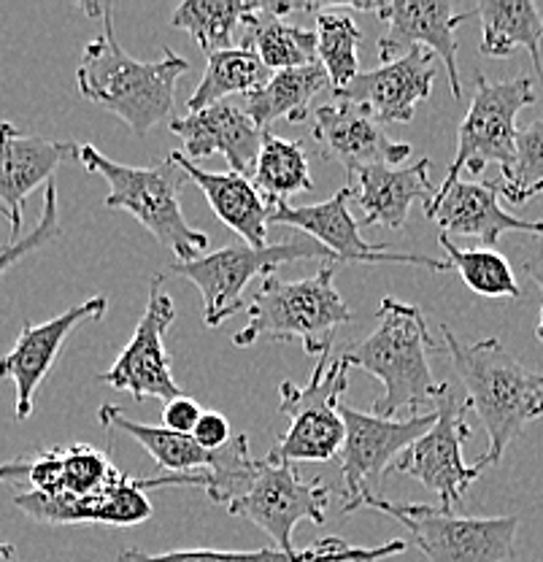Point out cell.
Segmentation results:
<instances>
[{"mask_svg": "<svg viewBox=\"0 0 543 562\" xmlns=\"http://www.w3.org/2000/svg\"><path fill=\"white\" fill-rule=\"evenodd\" d=\"M76 144L25 136L11 122H0V216L9 222L11 241L22 238L27 195L49 184L57 168L76 157Z\"/></svg>", "mask_w": 543, "mask_h": 562, "instance_id": "cell-21", "label": "cell"}, {"mask_svg": "<svg viewBox=\"0 0 543 562\" xmlns=\"http://www.w3.org/2000/svg\"><path fill=\"white\" fill-rule=\"evenodd\" d=\"M373 14L387 25L378 38V57L393 63L411 49H428L446 66L449 90L463 98V79L457 66V27L476 11H457L452 0H389L378 3Z\"/></svg>", "mask_w": 543, "mask_h": 562, "instance_id": "cell-15", "label": "cell"}, {"mask_svg": "<svg viewBox=\"0 0 543 562\" xmlns=\"http://www.w3.org/2000/svg\"><path fill=\"white\" fill-rule=\"evenodd\" d=\"M297 260H327L336 262V257L317 244L314 238L295 236L284 244H268L254 249L249 244L225 246L212 255L195 257L190 262H171V271L177 277L201 290L203 295V319L208 327H219L230 316H236L244 306V290L252 279H268L273 271Z\"/></svg>", "mask_w": 543, "mask_h": 562, "instance_id": "cell-7", "label": "cell"}, {"mask_svg": "<svg viewBox=\"0 0 543 562\" xmlns=\"http://www.w3.org/2000/svg\"><path fill=\"white\" fill-rule=\"evenodd\" d=\"M203 414H206V408H203L201 403L192 401V397L186 395H179L173 397L171 403H166V408H162V427L181 432V436H192Z\"/></svg>", "mask_w": 543, "mask_h": 562, "instance_id": "cell-38", "label": "cell"}, {"mask_svg": "<svg viewBox=\"0 0 543 562\" xmlns=\"http://www.w3.org/2000/svg\"><path fill=\"white\" fill-rule=\"evenodd\" d=\"M106 312L109 301L103 295H95L90 301L79 303V306L68 308V312L57 314L55 319H46L41 325H36V322L22 325L14 349L0 357V379H11L16 390V419L25 422L33 414V397H36L38 386L44 384V379L55 368L68 336L79 325L103 319Z\"/></svg>", "mask_w": 543, "mask_h": 562, "instance_id": "cell-17", "label": "cell"}, {"mask_svg": "<svg viewBox=\"0 0 543 562\" xmlns=\"http://www.w3.org/2000/svg\"><path fill=\"white\" fill-rule=\"evenodd\" d=\"M162 277H155L149 284V301L146 312L138 319L136 333L116 357L109 371L98 373V382L109 384L111 390L131 392L133 401L171 403L181 395V386L171 373V355L166 349V333L177 319V303L162 286Z\"/></svg>", "mask_w": 543, "mask_h": 562, "instance_id": "cell-14", "label": "cell"}, {"mask_svg": "<svg viewBox=\"0 0 543 562\" xmlns=\"http://www.w3.org/2000/svg\"><path fill=\"white\" fill-rule=\"evenodd\" d=\"M352 198L362 209L360 227L382 225L389 231L406 227L414 203L433 198L430 184V160H419L408 168L373 166L352 179Z\"/></svg>", "mask_w": 543, "mask_h": 562, "instance_id": "cell-23", "label": "cell"}, {"mask_svg": "<svg viewBox=\"0 0 543 562\" xmlns=\"http://www.w3.org/2000/svg\"><path fill=\"white\" fill-rule=\"evenodd\" d=\"M206 471L197 473H168V476H125L114 479L95 495L87 497H55L41 492H20L14 506L27 517L46 525H111L133 527L151 519V508L146 490L155 487H203L206 490Z\"/></svg>", "mask_w": 543, "mask_h": 562, "instance_id": "cell-11", "label": "cell"}, {"mask_svg": "<svg viewBox=\"0 0 543 562\" xmlns=\"http://www.w3.org/2000/svg\"><path fill=\"white\" fill-rule=\"evenodd\" d=\"M252 181L268 203H287V198L297 195V192L314 190L308 157L301 140H287L265 133Z\"/></svg>", "mask_w": 543, "mask_h": 562, "instance_id": "cell-33", "label": "cell"}, {"mask_svg": "<svg viewBox=\"0 0 543 562\" xmlns=\"http://www.w3.org/2000/svg\"><path fill=\"white\" fill-rule=\"evenodd\" d=\"M482 20V49L484 57H511L513 52H530L535 74L543 85V16L533 0H482L476 5Z\"/></svg>", "mask_w": 543, "mask_h": 562, "instance_id": "cell-27", "label": "cell"}, {"mask_svg": "<svg viewBox=\"0 0 543 562\" xmlns=\"http://www.w3.org/2000/svg\"><path fill=\"white\" fill-rule=\"evenodd\" d=\"M327 87H332L330 76L319 63L306 68L276 70L265 87L244 98L241 109L252 116L260 131L271 133L279 120H287L292 125L306 120L312 101Z\"/></svg>", "mask_w": 543, "mask_h": 562, "instance_id": "cell-28", "label": "cell"}, {"mask_svg": "<svg viewBox=\"0 0 543 562\" xmlns=\"http://www.w3.org/2000/svg\"><path fill=\"white\" fill-rule=\"evenodd\" d=\"M367 508L387 514L411 532V541L430 562H508L513 558L519 517H457L438 506L393 503L371 497Z\"/></svg>", "mask_w": 543, "mask_h": 562, "instance_id": "cell-8", "label": "cell"}, {"mask_svg": "<svg viewBox=\"0 0 543 562\" xmlns=\"http://www.w3.org/2000/svg\"><path fill=\"white\" fill-rule=\"evenodd\" d=\"M260 55V60L276 74V70L306 68L319 63L317 52V33L306 31L284 22L273 11V3H262L260 11H254L244 22V44Z\"/></svg>", "mask_w": 543, "mask_h": 562, "instance_id": "cell-30", "label": "cell"}, {"mask_svg": "<svg viewBox=\"0 0 543 562\" xmlns=\"http://www.w3.org/2000/svg\"><path fill=\"white\" fill-rule=\"evenodd\" d=\"M535 103V85L530 76L508 81H489L476 74V90L457 131V155L435 192H446L460 181V173H482L489 162L506 173L517 155V114Z\"/></svg>", "mask_w": 543, "mask_h": 562, "instance_id": "cell-9", "label": "cell"}, {"mask_svg": "<svg viewBox=\"0 0 543 562\" xmlns=\"http://www.w3.org/2000/svg\"><path fill=\"white\" fill-rule=\"evenodd\" d=\"M0 562H16V552L11 543L0 541Z\"/></svg>", "mask_w": 543, "mask_h": 562, "instance_id": "cell-41", "label": "cell"}, {"mask_svg": "<svg viewBox=\"0 0 543 562\" xmlns=\"http://www.w3.org/2000/svg\"><path fill=\"white\" fill-rule=\"evenodd\" d=\"M76 160L90 173L109 181V195L103 206L111 211H131L138 222L177 255L179 262L195 260L208 249V236L195 231L181 211V190L190 181L184 168L171 157L151 166H122L103 155L98 146L81 144Z\"/></svg>", "mask_w": 543, "mask_h": 562, "instance_id": "cell-5", "label": "cell"}, {"mask_svg": "<svg viewBox=\"0 0 543 562\" xmlns=\"http://www.w3.org/2000/svg\"><path fill=\"white\" fill-rule=\"evenodd\" d=\"M435 425L417 443H411L393 468L433 492L438 508L454 512L457 506H465V492L482 476L484 468L478 462L465 465L463 460V443L471 438V425L465 422L468 403L449 390L435 403Z\"/></svg>", "mask_w": 543, "mask_h": 562, "instance_id": "cell-13", "label": "cell"}, {"mask_svg": "<svg viewBox=\"0 0 543 562\" xmlns=\"http://www.w3.org/2000/svg\"><path fill=\"white\" fill-rule=\"evenodd\" d=\"M446 251L449 262H452L454 271L460 273V279L468 284V290L476 292L482 297H508V301H519L522 297V290H519V281L513 277L511 262L506 260L504 255L493 249H484V246H476V249H460L457 244L449 236L438 238Z\"/></svg>", "mask_w": 543, "mask_h": 562, "instance_id": "cell-35", "label": "cell"}, {"mask_svg": "<svg viewBox=\"0 0 543 562\" xmlns=\"http://www.w3.org/2000/svg\"><path fill=\"white\" fill-rule=\"evenodd\" d=\"M317 52L319 66L330 76L332 90H343L362 74L360 70V41L358 20L347 5H330L317 14Z\"/></svg>", "mask_w": 543, "mask_h": 562, "instance_id": "cell-34", "label": "cell"}, {"mask_svg": "<svg viewBox=\"0 0 543 562\" xmlns=\"http://www.w3.org/2000/svg\"><path fill=\"white\" fill-rule=\"evenodd\" d=\"M103 425L109 430L125 432L133 441H138L149 452L151 460L168 473H197V471H214L222 460L219 452H208L192 436H181V432L168 430V427L157 425H144V422H133L125 417L120 406H109L103 403L101 412H98Z\"/></svg>", "mask_w": 543, "mask_h": 562, "instance_id": "cell-29", "label": "cell"}, {"mask_svg": "<svg viewBox=\"0 0 543 562\" xmlns=\"http://www.w3.org/2000/svg\"><path fill=\"white\" fill-rule=\"evenodd\" d=\"M168 157H171L179 168H184L190 181H195V184L201 187L208 206H212L214 214L219 216V222H225L236 236H241L244 241L254 246V249L268 246L271 211H268V201L262 198V192L257 190L254 181L249 179V176L233 171H203V168H197L190 157H184L181 149H173Z\"/></svg>", "mask_w": 543, "mask_h": 562, "instance_id": "cell-24", "label": "cell"}, {"mask_svg": "<svg viewBox=\"0 0 543 562\" xmlns=\"http://www.w3.org/2000/svg\"><path fill=\"white\" fill-rule=\"evenodd\" d=\"M524 273H528L530 279L539 284L541 295H543V255L541 257H533V260H524ZM535 338L543 341V303H541V316H539V327H535Z\"/></svg>", "mask_w": 543, "mask_h": 562, "instance_id": "cell-40", "label": "cell"}, {"mask_svg": "<svg viewBox=\"0 0 543 562\" xmlns=\"http://www.w3.org/2000/svg\"><path fill=\"white\" fill-rule=\"evenodd\" d=\"M262 0H184L171 14V25L190 33L206 55L233 49L244 22L260 11Z\"/></svg>", "mask_w": 543, "mask_h": 562, "instance_id": "cell-32", "label": "cell"}, {"mask_svg": "<svg viewBox=\"0 0 543 562\" xmlns=\"http://www.w3.org/2000/svg\"><path fill=\"white\" fill-rule=\"evenodd\" d=\"M425 216L441 227L443 236H471L484 249L498 244L506 233L543 238L541 220H522L500 206L498 181H457L446 192H433L425 203Z\"/></svg>", "mask_w": 543, "mask_h": 562, "instance_id": "cell-19", "label": "cell"}, {"mask_svg": "<svg viewBox=\"0 0 543 562\" xmlns=\"http://www.w3.org/2000/svg\"><path fill=\"white\" fill-rule=\"evenodd\" d=\"M63 236L60 227V203H57V184L49 181L44 190V206H41V220L36 222L31 233H25L16 241H9L5 246H0V279L16 266V262L25 260L27 255L38 251L41 246L57 241Z\"/></svg>", "mask_w": 543, "mask_h": 562, "instance_id": "cell-37", "label": "cell"}, {"mask_svg": "<svg viewBox=\"0 0 543 562\" xmlns=\"http://www.w3.org/2000/svg\"><path fill=\"white\" fill-rule=\"evenodd\" d=\"M332 277L336 262H325L308 279H262L247 301V325L233 336V344L247 349L257 341L279 344L297 338L308 355L325 357L336 333L352 322V308L336 290Z\"/></svg>", "mask_w": 543, "mask_h": 562, "instance_id": "cell-4", "label": "cell"}, {"mask_svg": "<svg viewBox=\"0 0 543 562\" xmlns=\"http://www.w3.org/2000/svg\"><path fill=\"white\" fill-rule=\"evenodd\" d=\"M192 438H195L203 449H208V452H219V449H225L227 443L233 441L230 422H227V417H222L219 412H206L201 422H197Z\"/></svg>", "mask_w": 543, "mask_h": 562, "instance_id": "cell-39", "label": "cell"}, {"mask_svg": "<svg viewBox=\"0 0 543 562\" xmlns=\"http://www.w3.org/2000/svg\"><path fill=\"white\" fill-rule=\"evenodd\" d=\"M271 76L273 70L249 46L214 52V55H208L203 79L197 81L195 92L186 101V114H195V111L222 103L230 95H252V92L271 81Z\"/></svg>", "mask_w": 543, "mask_h": 562, "instance_id": "cell-31", "label": "cell"}, {"mask_svg": "<svg viewBox=\"0 0 543 562\" xmlns=\"http://www.w3.org/2000/svg\"><path fill=\"white\" fill-rule=\"evenodd\" d=\"M314 138L323 149V160L341 162L352 179L365 168L398 166L414 151L408 144L389 138L365 105L338 98L314 111Z\"/></svg>", "mask_w": 543, "mask_h": 562, "instance_id": "cell-18", "label": "cell"}, {"mask_svg": "<svg viewBox=\"0 0 543 562\" xmlns=\"http://www.w3.org/2000/svg\"><path fill=\"white\" fill-rule=\"evenodd\" d=\"M347 441H343L338 465H341V514H352L371 497H382V482L389 468L400 460L411 443H417L435 425L438 412L417 414L408 419H384L360 408L343 406Z\"/></svg>", "mask_w": 543, "mask_h": 562, "instance_id": "cell-10", "label": "cell"}, {"mask_svg": "<svg viewBox=\"0 0 543 562\" xmlns=\"http://www.w3.org/2000/svg\"><path fill=\"white\" fill-rule=\"evenodd\" d=\"M327 506H330V487L323 479H303L290 462L257 460L252 482L247 490L227 506L233 517L249 519L260 527L276 549L295 554L292 532L295 525L308 519L314 525H325Z\"/></svg>", "mask_w": 543, "mask_h": 562, "instance_id": "cell-12", "label": "cell"}, {"mask_svg": "<svg viewBox=\"0 0 543 562\" xmlns=\"http://www.w3.org/2000/svg\"><path fill=\"white\" fill-rule=\"evenodd\" d=\"M171 133L181 138V151L192 162L222 155L230 171L241 176H254L257 157L265 140V131L254 125L241 105L230 101L171 120Z\"/></svg>", "mask_w": 543, "mask_h": 562, "instance_id": "cell-22", "label": "cell"}, {"mask_svg": "<svg viewBox=\"0 0 543 562\" xmlns=\"http://www.w3.org/2000/svg\"><path fill=\"white\" fill-rule=\"evenodd\" d=\"M376 327L341 355L349 368L371 373L384 386L382 397L373 403V414L398 419L400 412L417 417L419 408L435 406L452 386L435 382L430 371V351L435 341L430 336L422 308L384 297L376 308Z\"/></svg>", "mask_w": 543, "mask_h": 562, "instance_id": "cell-1", "label": "cell"}, {"mask_svg": "<svg viewBox=\"0 0 543 562\" xmlns=\"http://www.w3.org/2000/svg\"><path fill=\"white\" fill-rule=\"evenodd\" d=\"M349 390V366L338 360L327 362L319 357L312 379L297 386L292 382L279 384L282 414L290 417V427L276 447L268 452L271 462H327L341 454L347 441L343 422V392Z\"/></svg>", "mask_w": 543, "mask_h": 562, "instance_id": "cell-6", "label": "cell"}, {"mask_svg": "<svg viewBox=\"0 0 543 562\" xmlns=\"http://www.w3.org/2000/svg\"><path fill=\"white\" fill-rule=\"evenodd\" d=\"M441 333L443 349L465 386V403L478 414L489 438L478 465H500L524 427L543 417V373L524 368L498 338L463 344L449 327H441Z\"/></svg>", "mask_w": 543, "mask_h": 562, "instance_id": "cell-3", "label": "cell"}, {"mask_svg": "<svg viewBox=\"0 0 543 562\" xmlns=\"http://www.w3.org/2000/svg\"><path fill=\"white\" fill-rule=\"evenodd\" d=\"M435 55L428 49H411L393 63H382L373 70H362L343 90H332V98L365 105L382 125L414 120V111L428 101L433 90Z\"/></svg>", "mask_w": 543, "mask_h": 562, "instance_id": "cell-20", "label": "cell"}, {"mask_svg": "<svg viewBox=\"0 0 543 562\" xmlns=\"http://www.w3.org/2000/svg\"><path fill=\"white\" fill-rule=\"evenodd\" d=\"M101 16L103 35L84 46L76 68L79 95L120 116L136 136H146L171 114L177 101V81L190 70V63L168 46L162 49L160 60H136L116 41L114 9L109 3L103 5Z\"/></svg>", "mask_w": 543, "mask_h": 562, "instance_id": "cell-2", "label": "cell"}, {"mask_svg": "<svg viewBox=\"0 0 543 562\" xmlns=\"http://www.w3.org/2000/svg\"><path fill=\"white\" fill-rule=\"evenodd\" d=\"M406 541H389L376 549L349 547L343 538L330 536L312 543L308 549H297L295 554L282 549H177V552L146 554L138 549H127L120 554V562H378L393 554H403Z\"/></svg>", "mask_w": 543, "mask_h": 562, "instance_id": "cell-25", "label": "cell"}, {"mask_svg": "<svg viewBox=\"0 0 543 562\" xmlns=\"http://www.w3.org/2000/svg\"><path fill=\"white\" fill-rule=\"evenodd\" d=\"M116 468L109 452L90 447V443H73L66 449H46L36 457H25V482L33 492L55 497H87L101 492Z\"/></svg>", "mask_w": 543, "mask_h": 562, "instance_id": "cell-26", "label": "cell"}, {"mask_svg": "<svg viewBox=\"0 0 543 562\" xmlns=\"http://www.w3.org/2000/svg\"><path fill=\"white\" fill-rule=\"evenodd\" d=\"M498 184L500 198H506L511 206H524L535 195H543V120L519 127L513 166Z\"/></svg>", "mask_w": 543, "mask_h": 562, "instance_id": "cell-36", "label": "cell"}, {"mask_svg": "<svg viewBox=\"0 0 543 562\" xmlns=\"http://www.w3.org/2000/svg\"><path fill=\"white\" fill-rule=\"evenodd\" d=\"M352 187H341L330 201L314 206H290V203H268L271 225L295 227L303 236L323 244L336 262H400V266H422L430 271H452L449 260H433L408 251H389L384 244H365L360 236V222L349 211Z\"/></svg>", "mask_w": 543, "mask_h": 562, "instance_id": "cell-16", "label": "cell"}]
</instances>
